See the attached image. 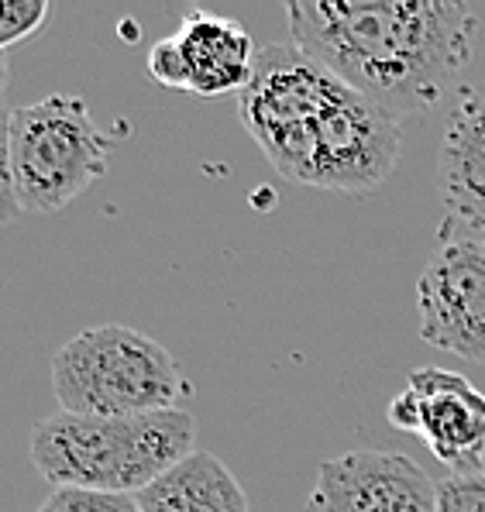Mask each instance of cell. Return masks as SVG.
<instances>
[{
	"mask_svg": "<svg viewBox=\"0 0 485 512\" xmlns=\"http://www.w3.org/2000/svg\"><path fill=\"white\" fill-rule=\"evenodd\" d=\"M437 512H485V464L437 482Z\"/></svg>",
	"mask_w": 485,
	"mask_h": 512,
	"instance_id": "cell-12",
	"label": "cell"
},
{
	"mask_svg": "<svg viewBox=\"0 0 485 512\" xmlns=\"http://www.w3.org/2000/svg\"><path fill=\"white\" fill-rule=\"evenodd\" d=\"M38 512H142L135 495L86 492V488H56Z\"/></svg>",
	"mask_w": 485,
	"mask_h": 512,
	"instance_id": "cell-13",
	"label": "cell"
},
{
	"mask_svg": "<svg viewBox=\"0 0 485 512\" xmlns=\"http://www.w3.org/2000/svg\"><path fill=\"white\" fill-rule=\"evenodd\" d=\"M293 45L396 124L444 97L475 59L479 14L448 0H289Z\"/></svg>",
	"mask_w": 485,
	"mask_h": 512,
	"instance_id": "cell-1",
	"label": "cell"
},
{
	"mask_svg": "<svg viewBox=\"0 0 485 512\" xmlns=\"http://www.w3.org/2000/svg\"><path fill=\"white\" fill-rule=\"evenodd\" d=\"M135 499L142 512H252L245 488L210 451H193Z\"/></svg>",
	"mask_w": 485,
	"mask_h": 512,
	"instance_id": "cell-11",
	"label": "cell"
},
{
	"mask_svg": "<svg viewBox=\"0 0 485 512\" xmlns=\"http://www.w3.org/2000/svg\"><path fill=\"white\" fill-rule=\"evenodd\" d=\"M417 310L424 344L485 361V231L444 217L417 282Z\"/></svg>",
	"mask_w": 485,
	"mask_h": 512,
	"instance_id": "cell-6",
	"label": "cell"
},
{
	"mask_svg": "<svg viewBox=\"0 0 485 512\" xmlns=\"http://www.w3.org/2000/svg\"><path fill=\"white\" fill-rule=\"evenodd\" d=\"M386 420L403 433H420L451 471L485 464V392L448 368H417L389 403Z\"/></svg>",
	"mask_w": 485,
	"mask_h": 512,
	"instance_id": "cell-7",
	"label": "cell"
},
{
	"mask_svg": "<svg viewBox=\"0 0 485 512\" xmlns=\"http://www.w3.org/2000/svg\"><path fill=\"white\" fill-rule=\"evenodd\" d=\"M441 193L451 220L485 231V83L458 90L441 141Z\"/></svg>",
	"mask_w": 485,
	"mask_h": 512,
	"instance_id": "cell-10",
	"label": "cell"
},
{
	"mask_svg": "<svg viewBox=\"0 0 485 512\" xmlns=\"http://www.w3.org/2000/svg\"><path fill=\"white\" fill-rule=\"evenodd\" d=\"M310 512H437V482L396 451H348L317 468Z\"/></svg>",
	"mask_w": 485,
	"mask_h": 512,
	"instance_id": "cell-9",
	"label": "cell"
},
{
	"mask_svg": "<svg viewBox=\"0 0 485 512\" xmlns=\"http://www.w3.org/2000/svg\"><path fill=\"white\" fill-rule=\"evenodd\" d=\"M197 420L186 409L142 416L52 413L31 430V461L56 488L142 495L197 447Z\"/></svg>",
	"mask_w": 485,
	"mask_h": 512,
	"instance_id": "cell-3",
	"label": "cell"
},
{
	"mask_svg": "<svg viewBox=\"0 0 485 512\" xmlns=\"http://www.w3.org/2000/svg\"><path fill=\"white\" fill-rule=\"evenodd\" d=\"M238 110L248 135L289 183L369 193L400 159V124L293 42L258 49Z\"/></svg>",
	"mask_w": 485,
	"mask_h": 512,
	"instance_id": "cell-2",
	"label": "cell"
},
{
	"mask_svg": "<svg viewBox=\"0 0 485 512\" xmlns=\"http://www.w3.org/2000/svg\"><path fill=\"white\" fill-rule=\"evenodd\" d=\"M52 392L62 413L142 416L179 409L190 396L183 368L148 334L121 324L86 327L52 358Z\"/></svg>",
	"mask_w": 485,
	"mask_h": 512,
	"instance_id": "cell-4",
	"label": "cell"
},
{
	"mask_svg": "<svg viewBox=\"0 0 485 512\" xmlns=\"http://www.w3.org/2000/svg\"><path fill=\"white\" fill-rule=\"evenodd\" d=\"M255 59V42L241 21L193 11L169 38L152 45L145 73L166 90L224 97L245 90L255 73Z\"/></svg>",
	"mask_w": 485,
	"mask_h": 512,
	"instance_id": "cell-8",
	"label": "cell"
},
{
	"mask_svg": "<svg viewBox=\"0 0 485 512\" xmlns=\"http://www.w3.org/2000/svg\"><path fill=\"white\" fill-rule=\"evenodd\" d=\"M4 93H7V55H0V107H4Z\"/></svg>",
	"mask_w": 485,
	"mask_h": 512,
	"instance_id": "cell-16",
	"label": "cell"
},
{
	"mask_svg": "<svg viewBox=\"0 0 485 512\" xmlns=\"http://www.w3.org/2000/svg\"><path fill=\"white\" fill-rule=\"evenodd\" d=\"M114 135L97 128L90 107L69 93H49L14 110L11 155L25 214H56L104 179Z\"/></svg>",
	"mask_w": 485,
	"mask_h": 512,
	"instance_id": "cell-5",
	"label": "cell"
},
{
	"mask_svg": "<svg viewBox=\"0 0 485 512\" xmlns=\"http://www.w3.org/2000/svg\"><path fill=\"white\" fill-rule=\"evenodd\" d=\"M11 117L14 110L0 107V227L14 224L25 207L18 196V179H14V155H11Z\"/></svg>",
	"mask_w": 485,
	"mask_h": 512,
	"instance_id": "cell-15",
	"label": "cell"
},
{
	"mask_svg": "<svg viewBox=\"0 0 485 512\" xmlns=\"http://www.w3.org/2000/svg\"><path fill=\"white\" fill-rule=\"evenodd\" d=\"M49 18L45 0H4L0 4V55L11 49L14 42L35 35Z\"/></svg>",
	"mask_w": 485,
	"mask_h": 512,
	"instance_id": "cell-14",
	"label": "cell"
}]
</instances>
